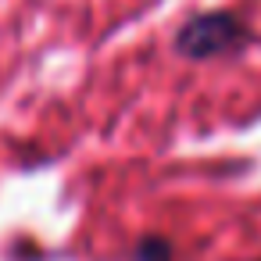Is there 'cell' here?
I'll use <instances>...</instances> for the list:
<instances>
[{"mask_svg": "<svg viewBox=\"0 0 261 261\" xmlns=\"http://www.w3.org/2000/svg\"><path fill=\"white\" fill-rule=\"evenodd\" d=\"M250 40L254 33L236 11L211 8L179 22V29L172 33V50L186 61H218V58L240 54Z\"/></svg>", "mask_w": 261, "mask_h": 261, "instance_id": "cell-1", "label": "cell"}, {"mask_svg": "<svg viewBox=\"0 0 261 261\" xmlns=\"http://www.w3.org/2000/svg\"><path fill=\"white\" fill-rule=\"evenodd\" d=\"M133 257H136V261H172V257H175V247H172V240L150 232V236H143V240L136 243Z\"/></svg>", "mask_w": 261, "mask_h": 261, "instance_id": "cell-2", "label": "cell"}]
</instances>
